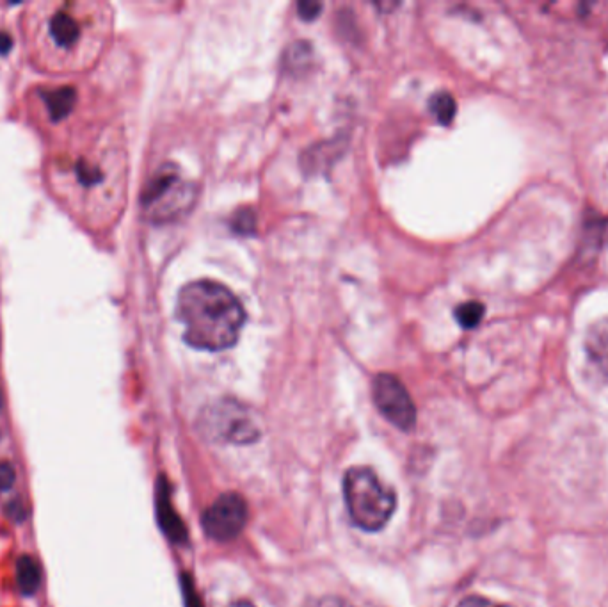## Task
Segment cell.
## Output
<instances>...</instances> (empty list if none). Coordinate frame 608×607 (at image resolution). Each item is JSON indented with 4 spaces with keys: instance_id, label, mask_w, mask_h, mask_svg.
<instances>
[{
    "instance_id": "obj_12",
    "label": "cell",
    "mask_w": 608,
    "mask_h": 607,
    "mask_svg": "<svg viewBox=\"0 0 608 607\" xmlns=\"http://www.w3.org/2000/svg\"><path fill=\"white\" fill-rule=\"evenodd\" d=\"M429 107L441 125H450L456 116V100L447 91H438L436 95H432Z\"/></svg>"
},
{
    "instance_id": "obj_2",
    "label": "cell",
    "mask_w": 608,
    "mask_h": 607,
    "mask_svg": "<svg viewBox=\"0 0 608 607\" xmlns=\"http://www.w3.org/2000/svg\"><path fill=\"white\" fill-rule=\"evenodd\" d=\"M344 497L352 524L367 533L381 531L397 508V495L368 467L345 472Z\"/></svg>"
},
{
    "instance_id": "obj_13",
    "label": "cell",
    "mask_w": 608,
    "mask_h": 607,
    "mask_svg": "<svg viewBox=\"0 0 608 607\" xmlns=\"http://www.w3.org/2000/svg\"><path fill=\"white\" fill-rule=\"evenodd\" d=\"M482 316H484V305L479 301H468V303H463L456 308L457 323L461 324L466 330L475 328L480 323Z\"/></svg>"
},
{
    "instance_id": "obj_9",
    "label": "cell",
    "mask_w": 608,
    "mask_h": 607,
    "mask_svg": "<svg viewBox=\"0 0 608 607\" xmlns=\"http://www.w3.org/2000/svg\"><path fill=\"white\" fill-rule=\"evenodd\" d=\"M43 98H45L50 118L54 122H61L68 114L72 113L75 100H77V93L70 86H66V88L45 91Z\"/></svg>"
},
{
    "instance_id": "obj_16",
    "label": "cell",
    "mask_w": 608,
    "mask_h": 607,
    "mask_svg": "<svg viewBox=\"0 0 608 607\" xmlns=\"http://www.w3.org/2000/svg\"><path fill=\"white\" fill-rule=\"evenodd\" d=\"M457 607H512L509 604H500L495 600L486 599V597H480V595H470L466 599L459 602Z\"/></svg>"
},
{
    "instance_id": "obj_6",
    "label": "cell",
    "mask_w": 608,
    "mask_h": 607,
    "mask_svg": "<svg viewBox=\"0 0 608 607\" xmlns=\"http://www.w3.org/2000/svg\"><path fill=\"white\" fill-rule=\"evenodd\" d=\"M374 403L393 426L402 431L415 428V403L399 378L392 374H379L374 380Z\"/></svg>"
},
{
    "instance_id": "obj_4",
    "label": "cell",
    "mask_w": 608,
    "mask_h": 607,
    "mask_svg": "<svg viewBox=\"0 0 608 607\" xmlns=\"http://www.w3.org/2000/svg\"><path fill=\"white\" fill-rule=\"evenodd\" d=\"M208 435L230 444H251L260 438V428L244 406L235 401H219L203 413Z\"/></svg>"
},
{
    "instance_id": "obj_14",
    "label": "cell",
    "mask_w": 608,
    "mask_h": 607,
    "mask_svg": "<svg viewBox=\"0 0 608 607\" xmlns=\"http://www.w3.org/2000/svg\"><path fill=\"white\" fill-rule=\"evenodd\" d=\"M232 227L237 234L249 235L255 232L256 216L251 209H242L233 214Z\"/></svg>"
},
{
    "instance_id": "obj_15",
    "label": "cell",
    "mask_w": 608,
    "mask_h": 607,
    "mask_svg": "<svg viewBox=\"0 0 608 607\" xmlns=\"http://www.w3.org/2000/svg\"><path fill=\"white\" fill-rule=\"evenodd\" d=\"M15 469L9 462H0V492H8L15 485Z\"/></svg>"
},
{
    "instance_id": "obj_19",
    "label": "cell",
    "mask_w": 608,
    "mask_h": 607,
    "mask_svg": "<svg viewBox=\"0 0 608 607\" xmlns=\"http://www.w3.org/2000/svg\"><path fill=\"white\" fill-rule=\"evenodd\" d=\"M13 49V40L8 33L0 31V56H6L9 50Z\"/></svg>"
},
{
    "instance_id": "obj_20",
    "label": "cell",
    "mask_w": 608,
    "mask_h": 607,
    "mask_svg": "<svg viewBox=\"0 0 608 607\" xmlns=\"http://www.w3.org/2000/svg\"><path fill=\"white\" fill-rule=\"evenodd\" d=\"M228 607H255L248 600H239V602H233L232 606Z\"/></svg>"
},
{
    "instance_id": "obj_10",
    "label": "cell",
    "mask_w": 608,
    "mask_h": 607,
    "mask_svg": "<svg viewBox=\"0 0 608 607\" xmlns=\"http://www.w3.org/2000/svg\"><path fill=\"white\" fill-rule=\"evenodd\" d=\"M162 488H159V518L160 526L168 533L169 538H173L175 542L182 540L185 536L184 526L176 517L175 511L171 510V502L168 499V490L164 488V481H160Z\"/></svg>"
},
{
    "instance_id": "obj_5",
    "label": "cell",
    "mask_w": 608,
    "mask_h": 607,
    "mask_svg": "<svg viewBox=\"0 0 608 607\" xmlns=\"http://www.w3.org/2000/svg\"><path fill=\"white\" fill-rule=\"evenodd\" d=\"M246 522L248 504L242 495L235 492L219 495L201 517V526L205 533L219 542H228L239 536L240 531L246 527Z\"/></svg>"
},
{
    "instance_id": "obj_7",
    "label": "cell",
    "mask_w": 608,
    "mask_h": 607,
    "mask_svg": "<svg viewBox=\"0 0 608 607\" xmlns=\"http://www.w3.org/2000/svg\"><path fill=\"white\" fill-rule=\"evenodd\" d=\"M585 349L592 364L608 378V319L594 324L585 337Z\"/></svg>"
},
{
    "instance_id": "obj_17",
    "label": "cell",
    "mask_w": 608,
    "mask_h": 607,
    "mask_svg": "<svg viewBox=\"0 0 608 607\" xmlns=\"http://www.w3.org/2000/svg\"><path fill=\"white\" fill-rule=\"evenodd\" d=\"M77 177H79L80 182H82L84 186H91V184H96L98 180L102 179L98 170L89 168L86 162H80L79 168H77Z\"/></svg>"
},
{
    "instance_id": "obj_8",
    "label": "cell",
    "mask_w": 608,
    "mask_h": 607,
    "mask_svg": "<svg viewBox=\"0 0 608 607\" xmlns=\"http://www.w3.org/2000/svg\"><path fill=\"white\" fill-rule=\"evenodd\" d=\"M50 34L61 49H70L79 40L80 27L70 13L59 11L50 18Z\"/></svg>"
},
{
    "instance_id": "obj_1",
    "label": "cell",
    "mask_w": 608,
    "mask_h": 607,
    "mask_svg": "<svg viewBox=\"0 0 608 607\" xmlns=\"http://www.w3.org/2000/svg\"><path fill=\"white\" fill-rule=\"evenodd\" d=\"M176 316L184 324L185 342L201 351L232 348L246 321L240 301L212 280L185 285L178 292Z\"/></svg>"
},
{
    "instance_id": "obj_11",
    "label": "cell",
    "mask_w": 608,
    "mask_h": 607,
    "mask_svg": "<svg viewBox=\"0 0 608 607\" xmlns=\"http://www.w3.org/2000/svg\"><path fill=\"white\" fill-rule=\"evenodd\" d=\"M16 579H18V586L24 595H34L38 591L41 583L40 568L34 563V559L27 558V556L18 559Z\"/></svg>"
},
{
    "instance_id": "obj_18",
    "label": "cell",
    "mask_w": 608,
    "mask_h": 607,
    "mask_svg": "<svg viewBox=\"0 0 608 607\" xmlns=\"http://www.w3.org/2000/svg\"><path fill=\"white\" fill-rule=\"evenodd\" d=\"M297 9H299L301 18H304V20H313V18L319 17L322 4H319V2H312V0H304V2H299V4H297Z\"/></svg>"
},
{
    "instance_id": "obj_3",
    "label": "cell",
    "mask_w": 608,
    "mask_h": 607,
    "mask_svg": "<svg viewBox=\"0 0 608 607\" xmlns=\"http://www.w3.org/2000/svg\"><path fill=\"white\" fill-rule=\"evenodd\" d=\"M194 200L196 187L182 179L173 164H164L146 184L141 196L144 211L157 223L173 221L191 211Z\"/></svg>"
}]
</instances>
